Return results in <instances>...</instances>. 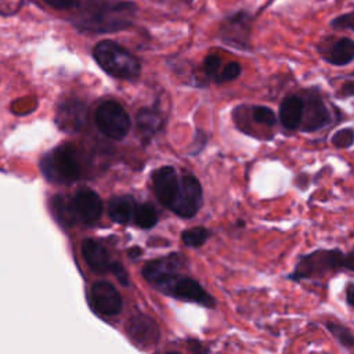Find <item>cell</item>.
<instances>
[{"instance_id":"29","label":"cell","mask_w":354,"mask_h":354,"mask_svg":"<svg viewBox=\"0 0 354 354\" xmlns=\"http://www.w3.org/2000/svg\"><path fill=\"white\" fill-rule=\"evenodd\" d=\"M111 271L115 274V277H116V278H118L123 285H127V283H129V277H127V274H126L124 268H123L120 264H118V263H112Z\"/></svg>"},{"instance_id":"5","label":"cell","mask_w":354,"mask_h":354,"mask_svg":"<svg viewBox=\"0 0 354 354\" xmlns=\"http://www.w3.org/2000/svg\"><path fill=\"white\" fill-rule=\"evenodd\" d=\"M95 123L102 134L113 140H122L130 131V118L116 101L102 102L95 112Z\"/></svg>"},{"instance_id":"30","label":"cell","mask_w":354,"mask_h":354,"mask_svg":"<svg viewBox=\"0 0 354 354\" xmlns=\"http://www.w3.org/2000/svg\"><path fill=\"white\" fill-rule=\"evenodd\" d=\"M79 0H46V3L58 10H66L73 7Z\"/></svg>"},{"instance_id":"26","label":"cell","mask_w":354,"mask_h":354,"mask_svg":"<svg viewBox=\"0 0 354 354\" xmlns=\"http://www.w3.org/2000/svg\"><path fill=\"white\" fill-rule=\"evenodd\" d=\"M241 65L238 62H230L227 64L223 69H220L218 75L216 76L214 82L221 84V83H225V82H231V80H235L236 77H239L241 75Z\"/></svg>"},{"instance_id":"19","label":"cell","mask_w":354,"mask_h":354,"mask_svg":"<svg viewBox=\"0 0 354 354\" xmlns=\"http://www.w3.org/2000/svg\"><path fill=\"white\" fill-rule=\"evenodd\" d=\"M134 199L131 196H115L108 203L109 217L118 224H126L131 220L134 213Z\"/></svg>"},{"instance_id":"2","label":"cell","mask_w":354,"mask_h":354,"mask_svg":"<svg viewBox=\"0 0 354 354\" xmlns=\"http://www.w3.org/2000/svg\"><path fill=\"white\" fill-rule=\"evenodd\" d=\"M94 58L111 76L124 80L137 79L141 73L138 59L126 48L111 40H102L94 47Z\"/></svg>"},{"instance_id":"33","label":"cell","mask_w":354,"mask_h":354,"mask_svg":"<svg viewBox=\"0 0 354 354\" xmlns=\"http://www.w3.org/2000/svg\"><path fill=\"white\" fill-rule=\"evenodd\" d=\"M346 300H347V304H350L351 307H354V283H351V285L347 286V290H346Z\"/></svg>"},{"instance_id":"10","label":"cell","mask_w":354,"mask_h":354,"mask_svg":"<svg viewBox=\"0 0 354 354\" xmlns=\"http://www.w3.org/2000/svg\"><path fill=\"white\" fill-rule=\"evenodd\" d=\"M90 296L93 307L102 315H116L122 310V297L116 288L109 282H95Z\"/></svg>"},{"instance_id":"34","label":"cell","mask_w":354,"mask_h":354,"mask_svg":"<svg viewBox=\"0 0 354 354\" xmlns=\"http://www.w3.org/2000/svg\"><path fill=\"white\" fill-rule=\"evenodd\" d=\"M343 267L350 268V270L354 271V254H353V253L344 256V264H343Z\"/></svg>"},{"instance_id":"13","label":"cell","mask_w":354,"mask_h":354,"mask_svg":"<svg viewBox=\"0 0 354 354\" xmlns=\"http://www.w3.org/2000/svg\"><path fill=\"white\" fill-rule=\"evenodd\" d=\"M58 126L69 133L77 131L86 120V105L76 98H68L58 105L57 109Z\"/></svg>"},{"instance_id":"12","label":"cell","mask_w":354,"mask_h":354,"mask_svg":"<svg viewBox=\"0 0 354 354\" xmlns=\"http://www.w3.org/2000/svg\"><path fill=\"white\" fill-rule=\"evenodd\" d=\"M76 216L87 225L95 224L102 214V202L100 196L88 188H82L76 192L73 201Z\"/></svg>"},{"instance_id":"17","label":"cell","mask_w":354,"mask_h":354,"mask_svg":"<svg viewBox=\"0 0 354 354\" xmlns=\"http://www.w3.org/2000/svg\"><path fill=\"white\" fill-rule=\"evenodd\" d=\"M303 100L297 95H288L279 106V120L289 130L297 129L303 122Z\"/></svg>"},{"instance_id":"38","label":"cell","mask_w":354,"mask_h":354,"mask_svg":"<svg viewBox=\"0 0 354 354\" xmlns=\"http://www.w3.org/2000/svg\"><path fill=\"white\" fill-rule=\"evenodd\" d=\"M185 1H188V3H189V1H192V0H185Z\"/></svg>"},{"instance_id":"3","label":"cell","mask_w":354,"mask_h":354,"mask_svg":"<svg viewBox=\"0 0 354 354\" xmlns=\"http://www.w3.org/2000/svg\"><path fill=\"white\" fill-rule=\"evenodd\" d=\"M43 174L54 183H72L80 174L77 151L72 144H62L41 160Z\"/></svg>"},{"instance_id":"4","label":"cell","mask_w":354,"mask_h":354,"mask_svg":"<svg viewBox=\"0 0 354 354\" xmlns=\"http://www.w3.org/2000/svg\"><path fill=\"white\" fill-rule=\"evenodd\" d=\"M344 264V254L337 250H317L307 256H301L289 275V278L295 281H300L303 278H311L322 275L328 271L342 268Z\"/></svg>"},{"instance_id":"37","label":"cell","mask_w":354,"mask_h":354,"mask_svg":"<svg viewBox=\"0 0 354 354\" xmlns=\"http://www.w3.org/2000/svg\"><path fill=\"white\" fill-rule=\"evenodd\" d=\"M166 354H178V353H166Z\"/></svg>"},{"instance_id":"22","label":"cell","mask_w":354,"mask_h":354,"mask_svg":"<svg viewBox=\"0 0 354 354\" xmlns=\"http://www.w3.org/2000/svg\"><path fill=\"white\" fill-rule=\"evenodd\" d=\"M133 220L140 228H151L158 221V212L151 203H141L134 207Z\"/></svg>"},{"instance_id":"8","label":"cell","mask_w":354,"mask_h":354,"mask_svg":"<svg viewBox=\"0 0 354 354\" xmlns=\"http://www.w3.org/2000/svg\"><path fill=\"white\" fill-rule=\"evenodd\" d=\"M165 295H169L171 297L180 299V300H187V301H195L201 306L213 308L216 306V300L213 296H210L198 281L184 277V275H177L165 289Z\"/></svg>"},{"instance_id":"28","label":"cell","mask_w":354,"mask_h":354,"mask_svg":"<svg viewBox=\"0 0 354 354\" xmlns=\"http://www.w3.org/2000/svg\"><path fill=\"white\" fill-rule=\"evenodd\" d=\"M332 144L337 148H348L354 144V131L351 129H342L332 137Z\"/></svg>"},{"instance_id":"27","label":"cell","mask_w":354,"mask_h":354,"mask_svg":"<svg viewBox=\"0 0 354 354\" xmlns=\"http://www.w3.org/2000/svg\"><path fill=\"white\" fill-rule=\"evenodd\" d=\"M221 69V58L217 54H210L203 59V72L207 77L216 79Z\"/></svg>"},{"instance_id":"7","label":"cell","mask_w":354,"mask_h":354,"mask_svg":"<svg viewBox=\"0 0 354 354\" xmlns=\"http://www.w3.org/2000/svg\"><path fill=\"white\" fill-rule=\"evenodd\" d=\"M202 202V187L198 178L194 176H183L178 184L177 196L170 209L180 217L189 218L198 213Z\"/></svg>"},{"instance_id":"32","label":"cell","mask_w":354,"mask_h":354,"mask_svg":"<svg viewBox=\"0 0 354 354\" xmlns=\"http://www.w3.org/2000/svg\"><path fill=\"white\" fill-rule=\"evenodd\" d=\"M343 97H351L354 95V82H346L343 86H342V93H340Z\"/></svg>"},{"instance_id":"6","label":"cell","mask_w":354,"mask_h":354,"mask_svg":"<svg viewBox=\"0 0 354 354\" xmlns=\"http://www.w3.org/2000/svg\"><path fill=\"white\" fill-rule=\"evenodd\" d=\"M183 266V257L178 254H169L166 257L147 263L142 267V277L159 292H165L167 285L177 277Z\"/></svg>"},{"instance_id":"24","label":"cell","mask_w":354,"mask_h":354,"mask_svg":"<svg viewBox=\"0 0 354 354\" xmlns=\"http://www.w3.org/2000/svg\"><path fill=\"white\" fill-rule=\"evenodd\" d=\"M326 328H328V330L337 339V342L342 344V346H344V347H347V348H351V347H354V336L351 335V332L346 328V326H343L342 324H337V322H326Z\"/></svg>"},{"instance_id":"25","label":"cell","mask_w":354,"mask_h":354,"mask_svg":"<svg viewBox=\"0 0 354 354\" xmlns=\"http://www.w3.org/2000/svg\"><path fill=\"white\" fill-rule=\"evenodd\" d=\"M252 116H253L254 122L268 126V127H271L277 123V116H275L274 111L270 109L268 106H263V105L254 106L252 111Z\"/></svg>"},{"instance_id":"23","label":"cell","mask_w":354,"mask_h":354,"mask_svg":"<svg viewBox=\"0 0 354 354\" xmlns=\"http://www.w3.org/2000/svg\"><path fill=\"white\" fill-rule=\"evenodd\" d=\"M209 236H210V231L207 228L199 225V227H194V228L183 231L181 241L184 242L185 246L199 248L207 241Z\"/></svg>"},{"instance_id":"14","label":"cell","mask_w":354,"mask_h":354,"mask_svg":"<svg viewBox=\"0 0 354 354\" xmlns=\"http://www.w3.org/2000/svg\"><path fill=\"white\" fill-rule=\"evenodd\" d=\"M250 17L245 11H238L228 17L224 22V29H221V36L225 43L243 48L248 44Z\"/></svg>"},{"instance_id":"18","label":"cell","mask_w":354,"mask_h":354,"mask_svg":"<svg viewBox=\"0 0 354 354\" xmlns=\"http://www.w3.org/2000/svg\"><path fill=\"white\" fill-rule=\"evenodd\" d=\"M324 59L336 66H343L354 59V40L342 37L329 46L324 53Z\"/></svg>"},{"instance_id":"35","label":"cell","mask_w":354,"mask_h":354,"mask_svg":"<svg viewBox=\"0 0 354 354\" xmlns=\"http://www.w3.org/2000/svg\"><path fill=\"white\" fill-rule=\"evenodd\" d=\"M129 254H130L131 257H137V256L141 254V250H140V248H131V250L129 252Z\"/></svg>"},{"instance_id":"20","label":"cell","mask_w":354,"mask_h":354,"mask_svg":"<svg viewBox=\"0 0 354 354\" xmlns=\"http://www.w3.org/2000/svg\"><path fill=\"white\" fill-rule=\"evenodd\" d=\"M136 122H137V129H138L140 134L145 138L152 137L156 131L160 130V127L163 124V119H162L160 113L151 108L140 109V112L137 113Z\"/></svg>"},{"instance_id":"36","label":"cell","mask_w":354,"mask_h":354,"mask_svg":"<svg viewBox=\"0 0 354 354\" xmlns=\"http://www.w3.org/2000/svg\"><path fill=\"white\" fill-rule=\"evenodd\" d=\"M348 28H351L354 30V14H350V25Z\"/></svg>"},{"instance_id":"16","label":"cell","mask_w":354,"mask_h":354,"mask_svg":"<svg viewBox=\"0 0 354 354\" xmlns=\"http://www.w3.org/2000/svg\"><path fill=\"white\" fill-rule=\"evenodd\" d=\"M303 115H304V126L303 130L314 131L324 127L329 120V112L324 105L322 100L317 94H311L307 97V101L303 102Z\"/></svg>"},{"instance_id":"11","label":"cell","mask_w":354,"mask_h":354,"mask_svg":"<svg viewBox=\"0 0 354 354\" xmlns=\"http://www.w3.org/2000/svg\"><path fill=\"white\" fill-rule=\"evenodd\" d=\"M180 180L177 177L176 169L171 166H163L156 169L152 174V185L159 202L170 207L177 196Z\"/></svg>"},{"instance_id":"21","label":"cell","mask_w":354,"mask_h":354,"mask_svg":"<svg viewBox=\"0 0 354 354\" xmlns=\"http://www.w3.org/2000/svg\"><path fill=\"white\" fill-rule=\"evenodd\" d=\"M51 206H53L54 214L59 223H62L64 225H72L75 223L77 216H76L72 202H69L68 199H65L62 196H57L53 199Z\"/></svg>"},{"instance_id":"1","label":"cell","mask_w":354,"mask_h":354,"mask_svg":"<svg viewBox=\"0 0 354 354\" xmlns=\"http://www.w3.org/2000/svg\"><path fill=\"white\" fill-rule=\"evenodd\" d=\"M134 15L136 6L133 3H105L87 10L76 25L93 32H113L129 28L133 24Z\"/></svg>"},{"instance_id":"9","label":"cell","mask_w":354,"mask_h":354,"mask_svg":"<svg viewBox=\"0 0 354 354\" xmlns=\"http://www.w3.org/2000/svg\"><path fill=\"white\" fill-rule=\"evenodd\" d=\"M126 332L134 343L142 347H148L158 343L160 337L158 324L149 315L145 314L133 315L126 324Z\"/></svg>"},{"instance_id":"31","label":"cell","mask_w":354,"mask_h":354,"mask_svg":"<svg viewBox=\"0 0 354 354\" xmlns=\"http://www.w3.org/2000/svg\"><path fill=\"white\" fill-rule=\"evenodd\" d=\"M188 346H189V350H191L194 354H207V353H209V350H207L199 340L189 339V340H188Z\"/></svg>"},{"instance_id":"15","label":"cell","mask_w":354,"mask_h":354,"mask_svg":"<svg viewBox=\"0 0 354 354\" xmlns=\"http://www.w3.org/2000/svg\"><path fill=\"white\" fill-rule=\"evenodd\" d=\"M82 256L86 264L98 274H104L111 271L112 261L109 257L108 250L94 239H86L82 243Z\"/></svg>"}]
</instances>
